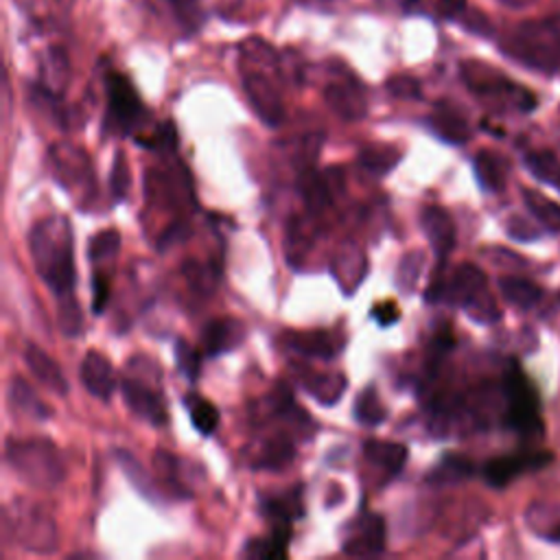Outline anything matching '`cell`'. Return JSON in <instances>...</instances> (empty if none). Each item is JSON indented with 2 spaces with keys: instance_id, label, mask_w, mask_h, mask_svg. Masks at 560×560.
Listing matches in <instances>:
<instances>
[{
  "instance_id": "cell-1",
  "label": "cell",
  "mask_w": 560,
  "mask_h": 560,
  "mask_svg": "<svg viewBox=\"0 0 560 560\" xmlns=\"http://www.w3.org/2000/svg\"><path fill=\"white\" fill-rule=\"evenodd\" d=\"M238 70L245 96L254 114L269 127L284 120L282 103V59L262 37H247L238 44Z\"/></svg>"
},
{
  "instance_id": "cell-2",
  "label": "cell",
  "mask_w": 560,
  "mask_h": 560,
  "mask_svg": "<svg viewBox=\"0 0 560 560\" xmlns=\"http://www.w3.org/2000/svg\"><path fill=\"white\" fill-rule=\"evenodd\" d=\"M28 249L37 276L57 295H72L77 284L72 225L63 214L39 219L28 234Z\"/></svg>"
},
{
  "instance_id": "cell-3",
  "label": "cell",
  "mask_w": 560,
  "mask_h": 560,
  "mask_svg": "<svg viewBox=\"0 0 560 560\" xmlns=\"http://www.w3.org/2000/svg\"><path fill=\"white\" fill-rule=\"evenodd\" d=\"M427 302H448L459 306L477 324H494L501 317L486 273L470 262L459 265L448 278H444L442 271L433 276L427 289Z\"/></svg>"
},
{
  "instance_id": "cell-4",
  "label": "cell",
  "mask_w": 560,
  "mask_h": 560,
  "mask_svg": "<svg viewBox=\"0 0 560 560\" xmlns=\"http://www.w3.org/2000/svg\"><path fill=\"white\" fill-rule=\"evenodd\" d=\"M501 50L521 66L553 74L560 70V13L525 20L512 26L503 39Z\"/></svg>"
},
{
  "instance_id": "cell-5",
  "label": "cell",
  "mask_w": 560,
  "mask_h": 560,
  "mask_svg": "<svg viewBox=\"0 0 560 560\" xmlns=\"http://www.w3.org/2000/svg\"><path fill=\"white\" fill-rule=\"evenodd\" d=\"M4 457L22 481L39 490H52L66 477V464L59 448L44 438H9Z\"/></svg>"
},
{
  "instance_id": "cell-6",
  "label": "cell",
  "mask_w": 560,
  "mask_h": 560,
  "mask_svg": "<svg viewBox=\"0 0 560 560\" xmlns=\"http://www.w3.org/2000/svg\"><path fill=\"white\" fill-rule=\"evenodd\" d=\"M459 74L466 88L492 109L525 114L536 107V96L525 85L514 83L501 70L483 61H477V59L464 61L459 66Z\"/></svg>"
},
{
  "instance_id": "cell-7",
  "label": "cell",
  "mask_w": 560,
  "mask_h": 560,
  "mask_svg": "<svg viewBox=\"0 0 560 560\" xmlns=\"http://www.w3.org/2000/svg\"><path fill=\"white\" fill-rule=\"evenodd\" d=\"M120 392L127 407L142 420L160 427L168 411L160 392V365L149 357H133L127 365V376L120 381Z\"/></svg>"
},
{
  "instance_id": "cell-8",
  "label": "cell",
  "mask_w": 560,
  "mask_h": 560,
  "mask_svg": "<svg viewBox=\"0 0 560 560\" xmlns=\"http://www.w3.org/2000/svg\"><path fill=\"white\" fill-rule=\"evenodd\" d=\"M4 529L13 534L15 542L26 551L50 553L57 549V525L37 503L20 499L4 508Z\"/></svg>"
},
{
  "instance_id": "cell-9",
  "label": "cell",
  "mask_w": 560,
  "mask_h": 560,
  "mask_svg": "<svg viewBox=\"0 0 560 560\" xmlns=\"http://www.w3.org/2000/svg\"><path fill=\"white\" fill-rule=\"evenodd\" d=\"M48 162L57 184L77 199L79 206L90 201L96 192V179L90 155L70 142H57L48 151Z\"/></svg>"
},
{
  "instance_id": "cell-10",
  "label": "cell",
  "mask_w": 560,
  "mask_h": 560,
  "mask_svg": "<svg viewBox=\"0 0 560 560\" xmlns=\"http://www.w3.org/2000/svg\"><path fill=\"white\" fill-rule=\"evenodd\" d=\"M503 420L518 433L532 435L540 431V413L536 389L529 378L521 372L516 363H512L503 374Z\"/></svg>"
},
{
  "instance_id": "cell-11",
  "label": "cell",
  "mask_w": 560,
  "mask_h": 560,
  "mask_svg": "<svg viewBox=\"0 0 560 560\" xmlns=\"http://www.w3.org/2000/svg\"><path fill=\"white\" fill-rule=\"evenodd\" d=\"M107 92V112H105V131L116 136H127L144 120V105L133 88V83L118 72H109L105 79Z\"/></svg>"
},
{
  "instance_id": "cell-12",
  "label": "cell",
  "mask_w": 560,
  "mask_h": 560,
  "mask_svg": "<svg viewBox=\"0 0 560 560\" xmlns=\"http://www.w3.org/2000/svg\"><path fill=\"white\" fill-rule=\"evenodd\" d=\"M324 101L343 120H361L368 114V98L359 79L343 66L332 72L324 88Z\"/></svg>"
},
{
  "instance_id": "cell-13",
  "label": "cell",
  "mask_w": 560,
  "mask_h": 560,
  "mask_svg": "<svg viewBox=\"0 0 560 560\" xmlns=\"http://www.w3.org/2000/svg\"><path fill=\"white\" fill-rule=\"evenodd\" d=\"M348 339L337 330H293L284 335V346L302 357L330 361L341 354Z\"/></svg>"
},
{
  "instance_id": "cell-14",
  "label": "cell",
  "mask_w": 560,
  "mask_h": 560,
  "mask_svg": "<svg viewBox=\"0 0 560 560\" xmlns=\"http://www.w3.org/2000/svg\"><path fill=\"white\" fill-rule=\"evenodd\" d=\"M549 459H551V453H536V451L534 453H512V455H503V457H494V459L486 462L481 475L488 486L505 488L523 472L542 468L545 464H549Z\"/></svg>"
},
{
  "instance_id": "cell-15",
  "label": "cell",
  "mask_w": 560,
  "mask_h": 560,
  "mask_svg": "<svg viewBox=\"0 0 560 560\" xmlns=\"http://www.w3.org/2000/svg\"><path fill=\"white\" fill-rule=\"evenodd\" d=\"M341 549L350 556H378L385 551V521L378 514H363L350 525Z\"/></svg>"
},
{
  "instance_id": "cell-16",
  "label": "cell",
  "mask_w": 560,
  "mask_h": 560,
  "mask_svg": "<svg viewBox=\"0 0 560 560\" xmlns=\"http://www.w3.org/2000/svg\"><path fill=\"white\" fill-rule=\"evenodd\" d=\"M368 269V258L357 243H343L330 262V273L343 295H352L361 287Z\"/></svg>"
},
{
  "instance_id": "cell-17",
  "label": "cell",
  "mask_w": 560,
  "mask_h": 560,
  "mask_svg": "<svg viewBox=\"0 0 560 560\" xmlns=\"http://www.w3.org/2000/svg\"><path fill=\"white\" fill-rule=\"evenodd\" d=\"M420 225L438 260L444 262L455 247V223L451 214L440 206H427L420 214Z\"/></svg>"
},
{
  "instance_id": "cell-18",
  "label": "cell",
  "mask_w": 560,
  "mask_h": 560,
  "mask_svg": "<svg viewBox=\"0 0 560 560\" xmlns=\"http://www.w3.org/2000/svg\"><path fill=\"white\" fill-rule=\"evenodd\" d=\"M427 127L448 144H464L470 138V125L464 112L453 103H438L427 118Z\"/></svg>"
},
{
  "instance_id": "cell-19",
  "label": "cell",
  "mask_w": 560,
  "mask_h": 560,
  "mask_svg": "<svg viewBox=\"0 0 560 560\" xmlns=\"http://www.w3.org/2000/svg\"><path fill=\"white\" fill-rule=\"evenodd\" d=\"M245 339V324L236 317L210 319L201 330V348L206 354L217 357L234 350Z\"/></svg>"
},
{
  "instance_id": "cell-20",
  "label": "cell",
  "mask_w": 560,
  "mask_h": 560,
  "mask_svg": "<svg viewBox=\"0 0 560 560\" xmlns=\"http://www.w3.org/2000/svg\"><path fill=\"white\" fill-rule=\"evenodd\" d=\"M83 387L98 400H109L116 389V374L109 359L96 350H90L79 368Z\"/></svg>"
},
{
  "instance_id": "cell-21",
  "label": "cell",
  "mask_w": 560,
  "mask_h": 560,
  "mask_svg": "<svg viewBox=\"0 0 560 560\" xmlns=\"http://www.w3.org/2000/svg\"><path fill=\"white\" fill-rule=\"evenodd\" d=\"M317 238V225L311 214H295L284 228V258L291 267H300Z\"/></svg>"
},
{
  "instance_id": "cell-22",
  "label": "cell",
  "mask_w": 560,
  "mask_h": 560,
  "mask_svg": "<svg viewBox=\"0 0 560 560\" xmlns=\"http://www.w3.org/2000/svg\"><path fill=\"white\" fill-rule=\"evenodd\" d=\"M295 378L300 387L315 398L319 405H337V400L346 392V376L341 372H315V370H298Z\"/></svg>"
},
{
  "instance_id": "cell-23",
  "label": "cell",
  "mask_w": 560,
  "mask_h": 560,
  "mask_svg": "<svg viewBox=\"0 0 560 560\" xmlns=\"http://www.w3.org/2000/svg\"><path fill=\"white\" fill-rule=\"evenodd\" d=\"M24 361L26 368L31 370V374L50 392L66 396L68 394V383L66 376L61 372V368L57 365V361H52V357H48L39 346L28 343L24 350Z\"/></svg>"
},
{
  "instance_id": "cell-24",
  "label": "cell",
  "mask_w": 560,
  "mask_h": 560,
  "mask_svg": "<svg viewBox=\"0 0 560 560\" xmlns=\"http://www.w3.org/2000/svg\"><path fill=\"white\" fill-rule=\"evenodd\" d=\"M293 457H295L293 440L287 433H273L258 444V451L252 457V466L262 470H282L293 462Z\"/></svg>"
},
{
  "instance_id": "cell-25",
  "label": "cell",
  "mask_w": 560,
  "mask_h": 560,
  "mask_svg": "<svg viewBox=\"0 0 560 560\" xmlns=\"http://www.w3.org/2000/svg\"><path fill=\"white\" fill-rule=\"evenodd\" d=\"M7 402L13 413L37 420V422H42L50 416V409L39 400V396L33 392V387L22 376H11V381L7 385Z\"/></svg>"
},
{
  "instance_id": "cell-26",
  "label": "cell",
  "mask_w": 560,
  "mask_h": 560,
  "mask_svg": "<svg viewBox=\"0 0 560 560\" xmlns=\"http://www.w3.org/2000/svg\"><path fill=\"white\" fill-rule=\"evenodd\" d=\"M525 525L527 529L547 540L560 542V503L553 501H534L525 510Z\"/></svg>"
},
{
  "instance_id": "cell-27",
  "label": "cell",
  "mask_w": 560,
  "mask_h": 560,
  "mask_svg": "<svg viewBox=\"0 0 560 560\" xmlns=\"http://www.w3.org/2000/svg\"><path fill=\"white\" fill-rule=\"evenodd\" d=\"M363 455L374 468H378L385 475V479H392L402 470L407 462V446L400 442L368 440L363 444Z\"/></svg>"
},
{
  "instance_id": "cell-28",
  "label": "cell",
  "mask_w": 560,
  "mask_h": 560,
  "mask_svg": "<svg viewBox=\"0 0 560 560\" xmlns=\"http://www.w3.org/2000/svg\"><path fill=\"white\" fill-rule=\"evenodd\" d=\"M70 77V63L61 48H50L39 63V83L37 88L50 96H61Z\"/></svg>"
},
{
  "instance_id": "cell-29",
  "label": "cell",
  "mask_w": 560,
  "mask_h": 560,
  "mask_svg": "<svg viewBox=\"0 0 560 560\" xmlns=\"http://www.w3.org/2000/svg\"><path fill=\"white\" fill-rule=\"evenodd\" d=\"M472 171L483 190L501 192L505 188L508 164L499 153H494L490 149L477 151V155L472 158Z\"/></svg>"
},
{
  "instance_id": "cell-30",
  "label": "cell",
  "mask_w": 560,
  "mask_h": 560,
  "mask_svg": "<svg viewBox=\"0 0 560 560\" xmlns=\"http://www.w3.org/2000/svg\"><path fill=\"white\" fill-rule=\"evenodd\" d=\"M499 291L508 304L521 311H534L545 300V291L534 280L521 276H501Z\"/></svg>"
},
{
  "instance_id": "cell-31",
  "label": "cell",
  "mask_w": 560,
  "mask_h": 560,
  "mask_svg": "<svg viewBox=\"0 0 560 560\" xmlns=\"http://www.w3.org/2000/svg\"><path fill=\"white\" fill-rule=\"evenodd\" d=\"M289 540H291V527L289 523H276L273 532L262 538H252L243 553L247 558H260V560H278L287 558L289 553Z\"/></svg>"
},
{
  "instance_id": "cell-32",
  "label": "cell",
  "mask_w": 560,
  "mask_h": 560,
  "mask_svg": "<svg viewBox=\"0 0 560 560\" xmlns=\"http://www.w3.org/2000/svg\"><path fill=\"white\" fill-rule=\"evenodd\" d=\"M153 466L155 472L162 481V486L166 488V492L175 494L177 499H188L192 494L190 483H186V475H184V462L177 459L175 455H171L168 451H155L153 455Z\"/></svg>"
},
{
  "instance_id": "cell-33",
  "label": "cell",
  "mask_w": 560,
  "mask_h": 560,
  "mask_svg": "<svg viewBox=\"0 0 560 560\" xmlns=\"http://www.w3.org/2000/svg\"><path fill=\"white\" fill-rule=\"evenodd\" d=\"M475 475V466L470 459L464 455L446 453L429 472H427V483L431 486H455Z\"/></svg>"
},
{
  "instance_id": "cell-34",
  "label": "cell",
  "mask_w": 560,
  "mask_h": 560,
  "mask_svg": "<svg viewBox=\"0 0 560 560\" xmlns=\"http://www.w3.org/2000/svg\"><path fill=\"white\" fill-rule=\"evenodd\" d=\"M260 512L273 523H291L302 516V488H291L289 492L265 497L260 501Z\"/></svg>"
},
{
  "instance_id": "cell-35",
  "label": "cell",
  "mask_w": 560,
  "mask_h": 560,
  "mask_svg": "<svg viewBox=\"0 0 560 560\" xmlns=\"http://www.w3.org/2000/svg\"><path fill=\"white\" fill-rule=\"evenodd\" d=\"M357 162L370 175L383 177L398 166L400 151L392 144H368L357 153Z\"/></svg>"
},
{
  "instance_id": "cell-36",
  "label": "cell",
  "mask_w": 560,
  "mask_h": 560,
  "mask_svg": "<svg viewBox=\"0 0 560 560\" xmlns=\"http://www.w3.org/2000/svg\"><path fill=\"white\" fill-rule=\"evenodd\" d=\"M116 462L122 468L125 477L131 481V486L147 499L151 501H160V486L155 483V479L144 470V466L129 453L122 448H116Z\"/></svg>"
},
{
  "instance_id": "cell-37",
  "label": "cell",
  "mask_w": 560,
  "mask_h": 560,
  "mask_svg": "<svg viewBox=\"0 0 560 560\" xmlns=\"http://www.w3.org/2000/svg\"><path fill=\"white\" fill-rule=\"evenodd\" d=\"M523 201H525V208L529 210V214L545 230H549L553 234H560V203H556L553 199H549L540 190H532V188L523 190Z\"/></svg>"
},
{
  "instance_id": "cell-38",
  "label": "cell",
  "mask_w": 560,
  "mask_h": 560,
  "mask_svg": "<svg viewBox=\"0 0 560 560\" xmlns=\"http://www.w3.org/2000/svg\"><path fill=\"white\" fill-rule=\"evenodd\" d=\"M525 166L534 177L560 192V158L547 149H534L523 155Z\"/></svg>"
},
{
  "instance_id": "cell-39",
  "label": "cell",
  "mask_w": 560,
  "mask_h": 560,
  "mask_svg": "<svg viewBox=\"0 0 560 560\" xmlns=\"http://www.w3.org/2000/svg\"><path fill=\"white\" fill-rule=\"evenodd\" d=\"M184 407H186L197 433H201V435L214 433V429L219 427V409L208 398H203L199 394H188L184 398Z\"/></svg>"
},
{
  "instance_id": "cell-40",
  "label": "cell",
  "mask_w": 560,
  "mask_h": 560,
  "mask_svg": "<svg viewBox=\"0 0 560 560\" xmlns=\"http://www.w3.org/2000/svg\"><path fill=\"white\" fill-rule=\"evenodd\" d=\"M422 269H424V254L420 249H409L407 254H402L394 273L396 289L405 295H411L418 287Z\"/></svg>"
},
{
  "instance_id": "cell-41",
  "label": "cell",
  "mask_w": 560,
  "mask_h": 560,
  "mask_svg": "<svg viewBox=\"0 0 560 560\" xmlns=\"http://www.w3.org/2000/svg\"><path fill=\"white\" fill-rule=\"evenodd\" d=\"M387 418V409L378 396V392L368 385L354 400V420L361 427H378Z\"/></svg>"
},
{
  "instance_id": "cell-42",
  "label": "cell",
  "mask_w": 560,
  "mask_h": 560,
  "mask_svg": "<svg viewBox=\"0 0 560 560\" xmlns=\"http://www.w3.org/2000/svg\"><path fill=\"white\" fill-rule=\"evenodd\" d=\"M120 249V234L116 230H101L88 243V258L94 265L112 260Z\"/></svg>"
},
{
  "instance_id": "cell-43",
  "label": "cell",
  "mask_w": 560,
  "mask_h": 560,
  "mask_svg": "<svg viewBox=\"0 0 560 560\" xmlns=\"http://www.w3.org/2000/svg\"><path fill=\"white\" fill-rule=\"evenodd\" d=\"M175 20L186 33H195L206 22V11L201 7V0H168Z\"/></svg>"
},
{
  "instance_id": "cell-44",
  "label": "cell",
  "mask_w": 560,
  "mask_h": 560,
  "mask_svg": "<svg viewBox=\"0 0 560 560\" xmlns=\"http://www.w3.org/2000/svg\"><path fill=\"white\" fill-rule=\"evenodd\" d=\"M184 278L188 282V287L197 293V295H208L214 289L217 282V273L212 271L210 265H203L199 260H186L184 265Z\"/></svg>"
},
{
  "instance_id": "cell-45",
  "label": "cell",
  "mask_w": 560,
  "mask_h": 560,
  "mask_svg": "<svg viewBox=\"0 0 560 560\" xmlns=\"http://www.w3.org/2000/svg\"><path fill=\"white\" fill-rule=\"evenodd\" d=\"M131 186V173H129V164L122 151H116L114 155V164L109 171V192L114 197V201H122L129 192Z\"/></svg>"
},
{
  "instance_id": "cell-46",
  "label": "cell",
  "mask_w": 560,
  "mask_h": 560,
  "mask_svg": "<svg viewBox=\"0 0 560 560\" xmlns=\"http://www.w3.org/2000/svg\"><path fill=\"white\" fill-rule=\"evenodd\" d=\"M57 300H59V326H61L63 335H68V337L79 335L83 328V315H81V306H79L74 293L57 298Z\"/></svg>"
},
{
  "instance_id": "cell-47",
  "label": "cell",
  "mask_w": 560,
  "mask_h": 560,
  "mask_svg": "<svg viewBox=\"0 0 560 560\" xmlns=\"http://www.w3.org/2000/svg\"><path fill=\"white\" fill-rule=\"evenodd\" d=\"M175 365L177 370L190 381L195 383L197 376H199V352L186 341V339H177L175 341Z\"/></svg>"
},
{
  "instance_id": "cell-48",
  "label": "cell",
  "mask_w": 560,
  "mask_h": 560,
  "mask_svg": "<svg viewBox=\"0 0 560 560\" xmlns=\"http://www.w3.org/2000/svg\"><path fill=\"white\" fill-rule=\"evenodd\" d=\"M138 144L153 149V151H173L177 147V131L171 120L158 125L151 136H138Z\"/></svg>"
},
{
  "instance_id": "cell-49",
  "label": "cell",
  "mask_w": 560,
  "mask_h": 560,
  "mask_svg": "<svg viewBox=\"0 0 560 560\" xmlns=\"http://www.w3.org/2000/svg\"><path fill=\"white\" fill-rule=\"evenodd\" d=\"M385 88H387V92L392 96L405 98V101H416L422 94L420 83L413 77H409V74H394V77H389Z\"/></svg>"
},
{
  "instance_id": "cell-50",
  "label": "cell",
  "mask_w": 560,
  "mask_h": 560,
  "mask_svg": "<svg viewBox=\"0 0 560 560\" xmlns=\"http://www.w3.org/2000/svg\"><path fill=\"white\" fill-rule=\"evenodd\" d=\"M505 232H508L510 238L521 241V243H525V241H536V238L540 236V232L534 228V223H529L527 219H523V217H518V214H514V217L508 219Z\"/></svg>"
},
{
  "instance_id": "cell-51",
  "label": "cell",
  "mask_w": 560,
  "mask_h": 560,
  "mask_svg": "<svg viewBox=\"0 0 560 560\" xmlns=\"http://www.w3.org/2000/svg\"><path fill=\"white\" fill-rule=\"evenodd\" d=\"M109 300V278L101 271L92 273V311L101 315Z\"/></svg>"
},
{
  "instance_id": "cell-52",
  "label": "cell",
  "mask_w": 560,
  "mask_h": 560,
  "mask_svg": "<svg viewBox=\"0 0 560 560\" xmlns=\"http://www.w3.org/2000/svg\"><path fill=\"white\" fill-rule=\"evenodd\" d=\"M431 4L446 20H455L466 13V0H431Z\"/></svg>"
},
{
  "instance_id": "cell-53",
  "label": "cell",
  "mask_w": 560,
  "mask_h": 560,
  "mask_svg": "<svg viewBox=\"0 0 560 560\" xmlns=\"http://www.w3.org/2000/svg\"><path fill=\"white\" fill-rule=\"evenodd\" d=\"M372 317L378 322V326H392L398 322L400 313L394 302H381L372 308Z\"/></svg>"
},
{
  "instance_id": "cell-54",
  "label": "cell",
  "mask_w": 560,
  "mask_h": 560,
  "mask_svg": "<svg viewBox=\"0 0 560 560\" xmlns=\"http://www.w3.org/2000/svg\"><path fill=\"white\" fill-rule=\"evenodd\" d=\"M300 4H304V7H311V9H326V7H330L335 0H298Z\"/></svg>"
},
{
  "instance_id": "cell-55",
  "label": "cell",
  "mask_w": 560,
  "mask_h": 560,
  "mask_svg": "<svg viewBox=\"0 0 560 560\" xmlns=\"http://www.w3.org/2000/svg\"><path fill=\"white\" fill-rule=\"evenodd\" d=\"M503 4H508V7H514V9H521V7H527V4H532V2H536V0H501Z\"/></svg>"
}]
</instances>
